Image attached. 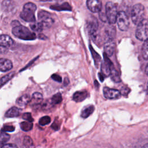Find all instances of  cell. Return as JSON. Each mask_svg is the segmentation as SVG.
Listing matches in <instances>:
<instances>
[{
    "label": "cell",
    "instance_id": "obj_1",
    "mask_svg": "<svg viewBox=\"0 0 148 148\" xmlns=\"http://www.w3.org/2000/svg\"><path fill=\"white\" fill-rule=\"evenodd\" d=\"M12 31L13 35L22 40H32L36 38L34 32H31L28 28L21 24L13 27Z\"/></svg>",
    "mask_w": 148,
    "mask_h": 148
},
{
    "label": "cell",
    "instance_id": "obj_2",
    "mask_svg": "<svg viewBox=\"0 0 148 148\" xmlns=\"http://www.w3.org/2000/svg\"><path fill=\"white\" fill-rule=\"evenodd\" d=\"M36 9V6L32 2H27L24 4L23 10L20 13V17L25 21L29 23H34L36 21L35 12Z\"/></svg>",
    "mask_w": 148,
    "mask_h": 148
},
{
    "label": "cell",
    "instance_id": "obj_3",
    "mask_svg": "<svg viewBox=\"0 0 148 148\" xmlns=\"http://www.w3.org/2000/svg\"><path fill=\"white\" fill-rule=\"evenodd\" d=\"M145 13V7L141 3H137L133 6L131 12V17L132 23L136 25L139 24L144 19Z\"/></svg>",
    "mask_w": 148,
    "mask_h": 148
},
{
    "label": "cell",
    "instance_id": "obj_4",
    "mask_svg": "<svg viewBox=\"0 0 148 148\" xmlns=\"http://www.w3.org/2000/svg\"><path fill=\"white\" fill-rule=\"evenodd\" d=\"M105 13L109 24L110 25L114 24L118 13L115 3L110 1L107 2L105 5Z\"/></svg>",
    "mask_w": 148,
    "mask_h": 148
},
{
    "label": "cell",
    "instance_id": "obj_5",
    "mask_svg": "<svg viewBox=\"0 0 148 148\" xmlns=\"http://www.w3.org/2000/svg\"><path fill=\"white\" fill-rule=\"evenodd\" d=\"M147 20L144 18L139 24H138L135 31V36L136 39L141 41L147 40Z\"/></svg>",
    "mask_w": 148,
    "mask_h": 148
},
{
    "label": "cell",
    "instance_id": "obj_6",
    "mask_svg": "<svg viewBox=\"0 0 148 148\" xmlns=\"http://www.w3.org/2000/svg\"><path fill=\"white\" fill-rule=\"evenodd\" d=\"M119 28L122 31H127L130 25L129 18L127 14L124 11H120L118 12L116 20Z\"/></svg>",
    "mask_w": 148,
    "mask_h": 148
},
{
    "label": "cell",
    "instance_id": "obj_7",
    "mask_svg": "<svg viewBox=\"0 0 148 148\" xmlns=\"http://www.w3.org/2000/svg\"><path fill=\"white\" fill-rule=\"evenodd\" d=\"M39 22L43 25V28L50 27L54 23V20L51 17L50 13L46 10H40L38 14Z\"/></svg>",
    "mask_w": 148,
    "mask_h": 148
},
{
    "label": "cell",
    "instance_id": "obj_8",
    "mask_svg": "<svg viewBox=\"0 0 148 148\" xmlns=\"http://www.w3.org/2000/svg\"><path fill=\"white\" fill-rule=\"evenodd\" d=\"M88 31L92 40H93L95 43H97H97L99 42L100 36L98 30V24L96 20H92L89 23L88 25Z\"/></svg>",
    "mask_w": 148,
    "mask_h": 148
},
{
    "label": "cell",
    "instance_id": "obj_9",
    "mask_svg": "<svg viewBox=\"0 0 148 148\" xmlns=\"http://www.w3.org/2000/svg\"><path fill=\"white\" fill-rule=\"evenodd\" d=\"M103 95L106 99H114L119 98L121 96L120 91L117 89L110 88L107 87H105L103 89Z\"/></svg>",
    "mask_w": 148,
    "mask_h": 148
},
{
    "label": "cell",
    "instance_id": "obj_10",
    "mask_svg": "<svg viewBox=\"0 0 148 148\" xmlns=\"http://www.w3.org/2000/svg\"><path fill=\"white\" fill-rule=\"evenodd\" d=\"M86 5L87 8L93 13L99 12L102 8V2L99 0H88Z\"/></svg>",
    "mask_w": 148,
    "mask_h": 148
},
{
    "label": "cell",
    "instance_id": "obj_11",
    "mask_svg": "<svg viewBox=\"0 0 148 148\" xmlns=\"http://www.w3.org/2000/svg\"><path fill=\"white\" fill-rule=\"evenodd\" d=\"M105 54L108 57H111L115 50V42L113 39H106L104 43Z\"/></svg>",
    "mask_w": 148,
    "mask_h": 148
},
{
    "label": "cell",
    "instance_id": "obj_12",
    "mask_svg": "<svg viewBox=\"0 0 148 148\" xmlns=\"http://www.w3.org/2000/svg\"><path fill=\"white\" fill-rule=\"evenodd\" d=\"M14 43V41L12 38L7 35H0V46L5 47L6 48L10 47Z\"/></svg>",
    "mask_w": 148,
    "mask_h": 148
},
{
    "label": "cell",
    "instance_id": "obj_13",
    "mask_svg": "<svg viewBox=\"0 0 148 148\" xmlns=\"http://www.w3.org/2000/svg\"><path fill=\"white\" fill-rule=\"evenodd\" d=\"M13 68L12 61L6 58H0V71L6 72Z\"/></svg>",
    "mask_w": 148,
    "mask_h": 148
},
{
    "label": "cell",
    "instance_id": "obj_14",
    "mask_svg": "<svg viewBox=\"0 0 148 148\" xmlns=\"http://www.w3.org/2000/svg\"><path fill=\"white\" fill-rule=\"evenodd\" d=\"M88 97V92L87 91H79L75 92L73 95V100L76 102H80L86 99Z\"/></svg>",
    "mask_w": 148,
    "mask_h": 148
},
{
    "label": "cell",
    "instance_id": "obj_15",
    "mask_svg": "<svg viewBox=\"0 0 148 148\" xmlns=\"http://www.w3.org/2000/svg\"><path fill=\"white\" fill-rule=\"evenodd\" d=\"M43 101V95L40 92H34L32 97L31 98L30 102L32 106H38L42 103Z\"/></svg>",
    "mask_w": 148,
    "mask_h": 148
},
{
    "label": "cell",
    "instance_id": "obj_16",
    "mask_svg": "<svg viewBox=\"0 0 148 148\" xmlns=\"http://www.w3.org/2000/svg\"><path fill=\"white\" fill-rule=\"evenodd\" d=\"M105 40L106 39L114 40L116 35V29L114 28V27L112 26L110 24L108 26H107L105 29Z\"/></svg>",
    "mask_w": 148,
    "mask_h": 148
},
{
    "label": "cell",
    "instance_id": "obj_17",
    "mask_svg": "<svg viewBox=\"0 0 148 148\" xmlns=\"http://www.w3.org/2000/svg\"><path fill=\"white\" fill-rule=\"evenodd\" d=\"M50 8L57 10V11H62V10H66V11H71L72 7L68 2H64L61 5H53L50 6Z\"/></svg>",
    "mask_w": 148,
    "mask_h": 148
},
{
    "label": "cell",
    "instance_id": "obj_18",
    "mask_svg": "<svg viewBox=\"0 0 148 148\" xmlns=\"http://www.w3.org/2000/svg\"><path fill=\"white\" fill-rule=\"evenodd\" d=\"M89 48H90L91 53V54H92V58H93V60H94L95 67H96V68H98V67H99V65L101 63V56H99V54L98 53H97L95 51V50L92 47V46H91V45H90Z\"/></svg>",
    "mask_w": 148,
    "mask_h": 148
},
{
    "label": "cell",
    "instance_id": "obj_19",
    "mask_svg": "<svg viewBox=\"0 0 148 148\" xmlns=\"http://www.w3.org/2000/svg\"><path fill=\"white\" fill-rule=\"evenodd\" d=\"M94 109H95V108L93 105H90L86 106L84 108H83L81 112V114H80L81 117L84 119L88 117L93 113Z\"/></svg>",
    "mask_w": 148,
    "mask_h": 148
},
{
    "label": "cell",
    "instance_id": "obj_20",
    "mask_svg": "<svg viewBox=\"0 0 148 148\" xmlns=\"http://www.w3.org/2000/svg\"><path fill=\"white\" fill-rule=\"evenodd\" d=\"M30 101H31L30 96L28 94H25L21 96L17 99L16 103L20 106L24 107L26 106L29 102H30Z\"/></svg>",
    "mask_w": 148,
    "mask_h": 148
},
{
    "label": "cell",
    "instance_id": "obj_21",
    "mask_svg": "<svg viewBox=\"0 0 148 148\" xmlns=\"http://www.w3.org/2000/svg\"><path fill=\"white\" fill-rule=\"evenodd\" d=\"M20 110L16 106H13L6 112L5 116L9 118L16 117L20 115Z\"/></svg>",
    "mask_w": 148,
    "mask_h": 148
},
{
    "label": "cell",
    "instance_id": "obj_22",
    "mask_svg": "<svg viewBox=\"0 0 148 148\" xmlns=\"http://www.w3.org/2000/svg\"><path fill=\"white\" fill-rule=\"evenodd\" d=\"M110 77L112 80L115 82V83H120L121 82V79L120 77V75L119 74V72L114 69V68H112L110 70Z\"/></svg>",
    "mask_w": 148,
    "mask_h": 148
},
{
    "label": "cell",
    "instance_id": "obj_23",
    "mask_svg": "<svg viewBox=\"0 0 148 148\" xmlns=\"http://www.w3.org/2000/svg\"><path fill=\"white\" fill-rule=\"evenodd\" d=\"M14 73H15L14 72H12L1 77L0 79V87L4 85L6 83L9 82L14 76Z\"/></svg>",
    "mask_w": 148,
    "mask_h": 148
},
{
    "label": "cell",
    "instance_id": "obj_24",
    "mask_svg": "<svg viewBox=\"0 0 148 148\" xmlns=\"http://www.w3.org/2000/svg\"><path fill=\"white\" fill-rule=\"evenodd\" d=\"M31 28L32 30H33L35 32H41L43 29V25L40 22H34L32 23L29 25Z\"/></svg>",
    "mask_w": 148,
    "mask_h": 148
},
{
    "label": "cell",
    "instance_id": "obj_25",
    "mask_svg": "<svg viewBox=\"0 0 148 148\" xmlns=\"http://www.w3.org/2000/svg\"><path fill=\"white\" fill-rule=\"evenodd\" d=\"M10 139V135L7 133L1 131L0 132V146H3Z\"/></svg>",
    "mask_w": 148,
    "mask_h": 148
},
{
    "label": "cell",
    "instance_id": "obj_26",
    "mask_svg": "<svg viewBox=\"0 0 148 148\" xmlns=\"http://www.w3.org/2000/svg\"><path fill=\"white\" fill-rule=\"evenodd\" d=\"M62 100V95L60 92H58L56 94H54L52 98L50 99V101L51 102V103L54 105H57L58 104L60 103L61 102Z\"/></svg>",
    "mask_w": 148,
    "mask_h": 148
},
{
    "label": "cell",
    "instance_id": "obj_27",
    "mask_svg": "<svg viewBox=\"0 0 148 148\" xmlns=\"http://www.w3.org/2000/svg\"><path fill=\"white\" fill-rule=\"evenodd\" d=\"M142 54L143 58L145 60H147L148 58V45L147 40L144 41V43L142 47Z\"/></svg>",
    "mask_w": 148,
    "mask_h": 148
},
{
    "label": "cell",
    "instance_id": "obj_28",
    "mask_svg": "<svg viewBox=\"0 0 148 148\" xmlns=\"http://www.w3.org/2000/svg\"><path fill=\"white\" fill-rule=\"evenodd\" d=\"M32 123L28 121H23L20 123V128L24 131H30L32 128Z\"/></svg>",
    "mask_w": 148,
    "mask_h": 148
},
{
    "label": "cell",
    "instance_id": "obj_29",
    "mask_svg": "<svg viewBox=\"0 0 148 148\" xmlns=\"http://www.w3.org/2000/svg\"><path fill=\"white\" fill-rule=\"evenodd\" d=\"M23 145L26 148H31L34 146L32 139L28 136H24L23 139Z\"/></svg>",
    "mask_w": 148,
    "mask_h": 148
},
{
    "label": "cell",
    "instance_id": "obj_30",
    "mask_svg": "<svg viewBox=\"0 0 148 148\" xmlns=\"http://www.w3.org/2000/svg\"><path fill=\"white\" fill-rule=\"evenodd\" d=\"M51 121V119L48 116H45L41 117L39 120V124L40 125H45L49 124Z\"/></svg>",
    "mask_w": 148,
    "mask_h": 148
},
{
    "label": "cell",
    "instance_id": "obj_31",
    "mask_svg": "<svg viewBox=\"0 0 148 148\" xmlns=\"http://www.w3.org/2000/svg\"><path fill=\"white\" fill-rule=\"evenodd\" d=\"M23 119L25 120H27V121L28 122H30V123H32L33 121H34V119L31 116V114L30 113H24L23 114V116H22Z\"/></svg>",
    "mask_w": 148,
    "mask_h": 148
},
{
    "label": "cell",
    "instance_id": "obj_32",
    "mask_svg": "<svg viewBox=\"0 0 148 148\" xmlns=\"http://www.w3.org/2000/svg\"><path fill=\"white\" fill-rule=\"evenodd\" d=\"M14 130V127L12 125H5L2 128L3 132H12Z\"/></svg>",
    "mask_w": 148,
    "mask_h": 148
},
{
    "label": "cell",
    "instance_id": "obj_33",
    "mask_svg": "<svg viewBox=\"0 0 148 148\" xmlns=\"http://www.w3.org/2000/svg\"><path fill=\"white\" fill-rule=\"evenodd\" d=\"M51 77L52 79H53L54 80H55V81L57 82L61 83V82H62V78H61V77L60 75H57V74H56V73L53 74Z\"/></svg>",
    "mask_w": 148,
    "mask_h": 148
},
{
    "label": "cell",
    "instance_id": "obj_34",
    "mask_svg": "<svg viewBox=\"0 0 148 148\" xmlns=\"http://www.w3.org/2000/svg\"><path fill=\"white\" fill-rule=\"evenodd\" d=\"M130 91V89L128 87H123L121 90V91H120V94L123 95H125L127 96V94L129 93Z\"/></svg>",
    "mask_w": 148,
    "mask_h": 148
},
{
    "label": "cell",
    "instance_id": "obj_35",
    "mask_svg": "<svg viewBox=\"0 0 148 148\" xmlns=\"http://www.w3.org/2000/svg\"><path fill=\"white\" fill-rule=\"evenodd\" d=\"M60 124L57 122V120H55V121H54V123L52 124L51 125V128L53 129H54V130H58L60 128Z\"/></svg>",
    "mask_w": 148,
    "mask_h": 148
},
{
    "label": "cell",
    "instance_id": "obj_36",
    "mask_svg": "<svg viewBox=\"0 0 148 148\" xmlns=\"http://www.w3.org/2000/svg\"><path fill=\"white\" fill-rule=\"evenodd\" d=\"M1 148H18V147L15 144L8 143L2 146Z\"/></svg>",
    "mask_w": 148,
    "mask_h": 148
},
{
    "label": "cell",
    "instance_id": "obj_37",
    "mask_svg": "<svg viewBox=\"0 0 148 148\" xmlns=\"http://www.w3.org/2000/svg\"><path fill=\"white\" fill-rule=\"evenodd\" d=\"M99 18L100 19L103 21V22H106L107 21V18H106V14H104L103 13H101V12H99Z\"/></svg>",
    "mask_w": 148,
    "mask_h": 148
},
{
    "label": "cell",
    "instance_id": "obj_38",
    "mask_svg": "<svg viewBox=\"0 0 148 148\" xmlns=\"http://www.w3.org/2000/svg\"><path fill=\"white\" fill-rule=\"evenodd\" d=\"M8 52V49L0 46V54H5Z\"/></svg>",
    "mask_w": 148,
    "mask_h": 148
},
{
    "label": "cell",
    "instance_id": "obj_39",
    "mask_svg": "<svg viewBox=\"0 0 148 148\" xmlns=\"http://www.w3.org/2000/svg\"><path fill=\"white\" fill-rule=\"evenodd\" d=\"M98 77H99V78L101 82H103V81L104 78H105V76H104L101 73H98Z\"/></svg>",
    "mask_w": 148,
    "mask_h": 148
},
{
    "label": "cell",
    "instance_id": "obj_40",
    "mask_svg": "<svg viewBox=\"0 0 148 148\" xmlns=\"http://www.w3.org/2000/svg\"><path fill=\"white\" fill-rule=\"evenodd\" d=\"M147 66H148V65H147V64L146 65V67H145V73H146V75H147Z\"/></svg>",
    "mask_w": 148,
    "mask_h": 148
},
{
    "label": "cell",
    "instance_id": "obj_41",
    "mask_svg": "<svg viewBox=\"0 0 148 148\" xmlns=\"http://www.w3.org/2000/svg\"><path fill=\"white\" fill-rule=\"evenodd\" d=\"M142 148H148V145H147V143H146L145 145H143V146L142 147Z\"/></svg>",
    "mask_w": 148,
    "mask_h": 148
}]
</instances>
